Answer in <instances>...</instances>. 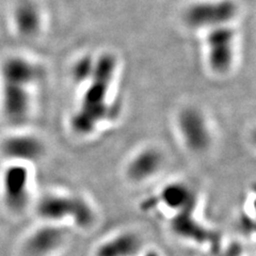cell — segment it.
Returning <instances> with one entry per match:
<instances>
[{"label":"cell","instance_id":"6da1fadb","mask_svg":"<svg viewBox=\"0 0 256 256\" xmlns=\"http://www.w3.org/2000/svg\"><path fill=\"white\" fill-rule=\"evenodd\" d=\"M116 70V60L112 54H104L95 62L82 100L70 120L72 132L79 137L93 134L114 114L109 93Z\"/></svg>","mask_w":256,"mask_h":256},{"label":"cell","instance_id":"7a4b0ae2","mask_svg":"<svg viewBox=\"0 0 256 256\" xmlns=\"http://www.w3.org/2000/svg\"><path fill=\"white\" fill-rule=\"evenodd\" d=\"M41 76V70L25 59L8 60L2 70V108L6 121L13 126L26 124L31 114L29 88Z\"/></svg>","mask_w":256,"mask_h":256},{"label":"cell","instance_id":"3957f363","mask_svg":"<svg viewBox=\"0 0 256 256\" xmlns=\"http://www.w3.org/2000/svg\"><path fill=\"white\" fill-rule=\"evenodd\" d=\"M36 210L44 222L60 226L68 222L80 230L91 228L98 218L94 205L89 200L72 192H48L38 200Z\"/></svg>","mask_w":256,"mask_h":256},{"label":"cell","instance_id":"277c9868","mask_svg":"<svg viewBox=\"0 0 256 256\" xmlns=\"http://www.w3.org/2000/svg\"><path fill=\"white\" fill-rule=\"evenodd\" d=\"M178 137L190 153L204 154L214 143V130L205 111L196 106H185L175 116Z\"/></svg>","mask_w":256,"mask_h":256},{"label":"cell","instance_id":"5b68a950","mask_svg":"<svg viewBox=\"0 0 256 256\" xmlns=\"http://www.w3.org/2000/svg\"><path fill=\"white\" fill-rule=\"evenodd\" d=\"M166 166V155L162 148L146 146L132 154L124 166L126 180L134 185H142L156 178Z\"/></svg>","mask_w":256,"mask_h":256},{"label":"cell","instance_id":"8992f818","mask_svg":"<svg viewBox=\"0 0 256 256\" xmlns=\"http://www.w3.org/2000/svg\"><path fill=\"white\" fill-rule=\"evenodd\" d=\"M68 235L64 226L44 222L27 237L24 250L28 256H52L66 246Z\"/></svg>","mask_w":256,"mask_h":256},{"label":"cell","instance_id":"52a82bcc","mask_svg":"<svg viewBox=\"0 0 256 256\" xmlns=\"http://www.w3.org/2000/svg\"><path fill=\"white\" fill-rule=\"evenodd\" d=\"M237 14V6L232 0L202 2L190 6L185 20L192 27H219Z\"/></svg>","mask_w":256,"mask_h":256},{"label":"cell","instance_id":"ba28073f","mask_svg":"<svg viewBox=\"0 0 256 256\" xmlns=\"http://www.w3.org/2000/svg\"><path fill=\"white\" fill-rule=\"evenodd\" d=\"M4 196L6 206L14 212H20L30 200V174L24 164H12L4 175Z\"/></svg>","mask_w":256,"mask_h":256},{"label":"cell","instance_id":"9c48e42d","mask_svg":"<svg viewBox=\"0 0 256 256\" xmlns=\"http://www.w3.org/2000/svg\"><path fill=\"white\" fill-rule=\"evenodd\" d=\"M234 34L228 28H217L208 36V62L217 74H226L232 66L234 57Z\"/></svg>","mask_w":256,"mask_h":256},{"label":"cell","instance_id":"30bf717a","mask_svg":"<svg viewBox=\"0 0 256 256\" xmlns=\"http://www.w3.org/2000/svg\"><path fill=\"white\" fill-rule=\"evenodd\" d=\"M143 239L134 230H125L111 235L95 246L93 256H139Z\"/></svg>","mask_w":256,"mask_h":256},{"label":"cell","instance_id":"8fae6325","mask_svg":"<svg viewBox=\"0 0 256 256\" xmlns=\"http://www.w3.org/2000/svg\"><path fill=\"white\" fill-rule=\"evenodd\" d=\"M157 203L164 210L175 214L190 208H196L198 196L196 190L184 182H171L160 190Z\"/></svg>","mask_w":256,"mask_h":256},{"label":"cell","instance_id":"7c38bea8","mask_svg":"<svg viewBox=\"0 0 256 256\" xmlns=\"http://www.w3.org/2000/svg\"><path fill=\"white\" fill-rule=\"evenodd\" d=\"M6 157L16 164H28L41 159L45 153L43 141L32 134H18L8 139L4 146Z\"/></svg>","mask_w":256,"mask_h":256},{"label":"cell","instance_id":"4fadbf2b","mask_svg":"<svg viewBox=\"0 0 256 256\" xmlns=\"http://www.w3.org/2000/svg\"><path fill=\"white\" fill-rule=\"evenodd\" d=\"M18 20V25L20 29L24 32H26V34H31V32H34L38 25V13L34 8L29 6L20 8Z\"/></svg>","mask_w":256,"mask_h":256},{"label":"cell","instance_id":"5bb4252c","mask_svg":"<svg viewBox=\"0 0 256 256\" xmlns=\"http://www.w3.org/2000/svg\"><path fill=\"white\" fill-rule=\"evenodd\" d=\"M95 63L91 61V59L86 58L80 60L73 70V76L77 82H88L91 77L93 70H94Z\"/></svg>","mask_w":256,"mask_h":256},{"label":"cell","instance_id":"9a60e30c","mask_svg":"<svg viewBox=\"0 0 256 256\" xmlns=\"http://www.w3.org/2000/svg\"><path fill=\"white\" fill-rule=\"evenodd\" d=\"M216 254H217V256H240V250L239 248L235 246V248H230V249L223 251L222 255H219L218 253Z\"/></svg>","mask_w":256,"mask_h":256},{"label":"cell","instance_id":"2e32d148","mask_svg":"<svg viewBox=\"0 0 256 256\" xmlns=\"http://www.w3.org/2000/svg\"><path fill=\"white\" fill-rule=\"evenodd\" d=\"M143 256H160L159 253L155 250H150V251H146V253L143 254Z\"/></svg>","mask_w":256,"mask_h":256}]
</instances>
